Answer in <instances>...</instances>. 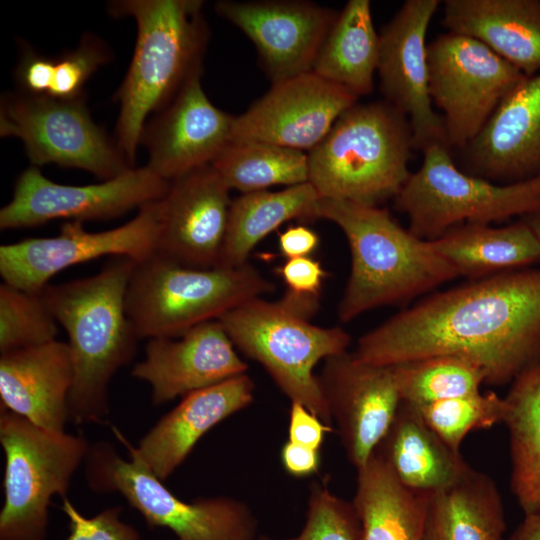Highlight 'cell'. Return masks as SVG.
Instances as JSON below:
<instances>
[{
    "label": "cell",
    "mask_w": 540,
    "mask_h": 540,
    "mask_svg": "<svg viewBox=\"0 0 540 540\" xmlns=\"http://www.w3.org/2000/svg\"><path fill=\"white\" fill-rule=\"evenodd\" d=\"M201 0H119L114 17H133L137 38L119 103L116 142L133 167L147 118L159 113L185 84L202 73L209 30Z\"/></svg>",
    "instance_id": "obj_3"
},
{
    "label": "cell",
    "mask_w": 540,
    "mask_h": 540,
    "mask_svg": "<svg viewBox=\"0 0 540 540\" xmlns=\"http://www.w3.org/2000/svg\"><path fill=\"white\" fill-rule=\"evenodd\" d=\"M58 322L40 293L0 285L1 354L56 340Z\"/></svg>",
    "instance_id": "obj_36"
},
{
    "label": "cell",
    "mask_w": 540,
    "mask_h": 540,
    "mask_svg": "<svg viewBox=\"0 0 540 540\" xmlns=\"http://www.w3.org/2000/svg\"><path fill=\"white\" fill-rule=\"evenodd\" d=\"M358 96L313 71L272 83L268 92L236 116L233 140H256L308 152Z\"/></svg>",
    "instance_id": "obj_17"
},
{
    "label": "cell",
    "mask_w": 540,
    "mask_h": 540,
    "mask_svg": "<svg viewBox=\"0 0 540 540\" xmlns=\"http://www.w3.org/2000/svg\"><path fill=\"white\" fill-rule=\"evenodd\" d=\"M110 54L104 41L85 34L75 49L55 58L52 87L46 97L70 100L84 96L86 82L110 60Z\"/></svg>",
    "instance_id": "obj_38"
},
{
    "label": "cell",
    "mask_w": 540,
    "mask_h": 540,
    "mask_svg": "<svg viewBox=\"0 0 540 540\" xmlns=\"http://www.w3.org/2000/svg\"><path fill=\"white\" fill-rule=\"evenodd\" d=\"M316 218L334 222L350 248L351 269L338 308L343 322L410 301L459 277L430 241L414 236L379 206L321 197Z\"/></svg>",
    "instance_id": "obj_4"
},
{
    "label": "cell",
    "mask_w": 540,
    "mask_h": 540,
    "mask_svg": "<svg viewBox=\"0 0 540 540\" xmlns=\"http://www.w3.org/2000/svg\"><path fill=\"white\" fill-rule=\"evenodd\" d=\"M379 59L369 0H349L333 23L313 66L323 79L360 97L373 90Z\"/></svg>",
    "instance_id": "obj_30"
},
{
    "label": "cell",
    "mask_w": 540,
    "mask_h": 540,
    "mask_svg": "<svg viewBox=\"0 0 540 540\" xmlns=\"http://www.w3.org/2000/svg\"><path fill=\"white\" fill-rule=\"evenodd\" d=\"M461 151L466 173L497 184L540 176V72L526 76L501 101Z\"/></svg>",
    "instance_id": "obj_22"
},
{
    "label": "cell",
    "mask_w": 540,
    "mask_h": 540,
    "mask_svg": "<svg viewBox=\"0 0 540 540\" xmlns=\"http://www.w3.org/2000/svg\"><path fill=\"white\" fill-rule=\"evenodd\" d=\"M215 10L253 42L272 83L313 70L339 13L300 0H222Z\"/></svg>",
    "instance_id": "obj_18"
},
{
    "label": "cell",
    "mask_w": 540,
    "mask_h": 540,
    "mask_svg": "<svg viewBox=\"0 0 540 540\" xmlns=\"http://www.w3.org/2000/svg\"><path fill=\"white\" fill-rule=\"evenodd\" d=\"M429 94L442 111L446 145L463 149L526 76L483 43L451 32L427 46Z\"/></svg>",
    "instance_id": "obj_12"
},
{
    "label": "cell",
    "mask_w": 540,
    "mask_h": 540,
    "mask_svg": "<svg viewBox=\"0 0 540 540\" xmlns=\"http://www.w3.org/2000/svg\"><path fill=\"white\" fill-rule=\"evenodd\" d=\"M422 153L420 168L394 198L395 209L408 217V230L419 239L433 241L464 224L540 213V176L497 184L459 169L446 145L433 144Z\"/></svg>",
    "instance_id": "obj_8"
},
{
    "label": "cell",
    "mask_w": 540,
    "mask_h": 540,
    "mask_svg": "<svg viewBox=\"0 0 540 540\" xmlns=\"http://www.w3.org/2000/svg\"><path fill=\"white\" fill-rule=\"evenodd\" d=\"M161 199L138 209L129 222L101 232H88L83 222L62 223L56 236L28 238L0 246L4 283L39 293L58 272L102 256L129 257L137 262L155 254L161 231Z\"/></svg>",
    "instance_id": "obj_13"
},
{
    "label": "cell",
    "mask_w": 540,
    "mask_h": 540,
    "mask_svg": "<svg viewBox=\"0 0 540 540\" xmlns=\"http://www.w3.org/2000/svg\"><path fill=\"white\" fill-rule=\"evenodd\" d=\"M318 379L336 433L357 469L373 454L402 402L393 368L346 351L325 359Z\"/></svg>",
    "instance_id": "obj_16"
},
{
    "label": "cell",
    "mask_w": 540,
    "mask_h": 540,
    "mask_svg": "<svg viewBox=\"0 0 540 540\" xmlns=\"http://www.w3.org/2000/svg\"><path fill=\"white\" fill-rule=\"evenodd\" d=\"M247 370L221 323L213 320L193 327L177 340L149 339L145 358L131 375L149 383L152 402L160 405Z\"/></svg>",
    "instance_id": "obj_21"
},
{
    "label": "cell",
    "mask_w": 540,
    "mask_h": 540,
    "mask_svg": "<svg viewBox=\"0 0 540 540\" xmlns=\"http://www.w3.org/2000/svg\"><path fill=\"white\" fill-rule=\"evenodd\" d=\"M356 470L359 540H424L428 495L402 485L375 452Z\"/></svg>",
    "instance_id": "obj_29"
},
{
    "label": "cell",
    "mask_w": 540,
    "mask_h": 540,
    "mask_svg": "<svg viewBox=\"0 0 540 540\" xmlns=\"http://www.w3.org/2000/svg\"><path fill=\"white\" fill-rule=\"evenodd\" d=\"M276 273L287 286V292L298 296L319 297L326 272L320 262L313 258L287 259Z\"/></svg>",
    "instance_id": "obj_40"
},
{
    "label": "cell",
    "mask_w": 540,
    "mask_h": 540,
    "mask_svg": "<svg viewBox=\"0 0 540 540\" xmlns=\"http://www.w3.org/2000/svg\"><path fill=\"white\" fill-rule=\"evenodd\" d=\"M320 195L310 182L272 192L242 194L232 200L219 267H240L253 248L281 224L292 219H315Z\"/></svg>",
    "instance_id": "obj_31"
},
{
    "label": "cell",
    "mask_w": 540,
    "mask_h": 540,
    "mask_svg": "<svg viewBox=\"0 0 540 540\" xmlns=\"http://www.w3.org/2000/svg\"><path fill=\"white\" fill-rule=\"evenodd\" d=\"M136 262L117 256L95 275L39 292L68 335L74 370L68 408L77 424L100 422L109 413V383L136 353L139 338L125 306Z\"/></svg>",
    "instance_id": "obj_2"
},
{
    "label": "cell",
    "mask_w": 540,
    "mask_h": 540,
    "mask_svg": "<svg viewBox=\"0 0 540 540\" xmlns=\"http://www.w3.org/2000/svg\"><path fill=\"white\" fill-rule=\"evenodd\" d=\"M504 398L510 490L524 515H540V363L520 374Z\"/></svg>",
    "instance_id": "obj_32"
},
{
    "label": "cell",
    "mask_w": 540,
    "mask_h": 540,
    "mask_svg": "<svg viewBox=\"0 0 540 540\" xmlns=\"http://www.w3.org/2000/svg\"><path fill=\"white\" fill-rule=\"evenodd\" d=\"M319 297L289 292L277 301L261 297L223 314L221 323L235 348L260 363L278 388L333 426L314 368L325 359L348 351L350 334L340 327L310 322Z\"/></svg>",
    "instance_id": "obj_5"
},
{
    "label": "cell",
    "mask_w": 540,
    "mask_h": 540,
    "mask_svg": "<svg viewBox=\"0 0 540 540\" xmlns=\"http://www.w3.org/2000/svg\"><path fill=\"white\" fill-rule=\"evenodd\" d=\"M521 218L530 226L540 241V213L529 214Z\"/></svg>",
    "instance_id": "obj_46"
},
{
    "label": "cell",
    "mask_w": 540,
    "mask_h": 540,
    "mask_svg": "<svg viewBox=\"0 0 540 540\" xmlns=\"http://www.w3.org/2000/svg\"><path fill=\"white\" fill-rule=\"evenodd\" d=\"M0 134L19 138L32 166L57 164L103 181L133 168L116 140L92 119L84 96L61 100L21 92L1 98Z\"/></svg>",
    "instance_id": "obj_11"
},
{
    "label": "cell",
    "mask_w": 540,
    "mask_h": 540,
    "mask_svg": "<svg viewBox=\"0 0 540 540\" xmlns=\"http://www.w3.org/2000/svg\"><path fill=\"white\" fill-rule=\"evenodd\" d=\"M430 243L459 276L470 280L540 263V241L522 218L503 227L460 225Z\"/></svg>",
    "instance_id": "obj_28"
},
{
    "label": "cell",
    "mask_w": 540,
    "mask_h": 540,
    "mask_svg": "<svg viewBox=\"0 0 540 540\" xmlns=\"http://www.w3.org/2000/svg\"><path fill=\"white\" fill-rule=\"evenodd\" d=\"M130 459H123L106 441L90 446L85 477L97 493H120L150 527L171 530L178 540H257L258 521L243 501L216 496L185 502L140 459L134 448L115 430Z\"/></svg>",
    "instance_id": "obj_9"
},
{
    "label": "cell",
    "mask_w": 540,
    "mask_h": 540,
    "mask_svg": "<svg viewBox=\"0 0 540 540\" xmlns=\"http://www.w3.org/2000/svg\"><path fill=\"white\" fill-rule=\"evenodd\" d=\"M319 237L304 225L288 227L279 235L278 245L281 254L287 259L307 257L318 247Z\"/></svg>",
    "instance_id": "obj_44"
},
{
    "label": "cell",
    "mask_w": 540,
    "mask_h": 540,
    "mask_svg": "<svg viewBox=\"0 0 540 540\" xmlns=\"http://www.w3.org/2000/svg\"><path fill=\"white\" fill-rule=\"evenodd\" d=\"M280 457L285 471L294 477L310 476L320 467L319 450L289 440L283 445Z\"/></svg>",
    "instance_id": "obj_43"
},
{
    "label": "cell",
    "mask_w": 540,
    "mask_h": 540,
    "mask_svg": "<svg viewBox=\"0 0 540 540\" xmlns=\"http://www.w3.org/2000/svg\"><path fill=\"white\" fill-rule=\"evenodd\" d=\"M412 150L404 114L384 100L357 102L307 153L309 182L322 198L379 206L408 180Z\"/></svg>",
    "instance_id": "obj_6"
},
{
    "label": "cell",
    "mask_w": 540,
    "mask_h": 540,
    "mask_svg": "<svg viewBox=\"0 0 540 540\" xmlns=\"http://www.w3.org/2000/svg\"><path fill=\"white\" fill-rule=\"evenodd\" d=\"M354 355L393 366L454 356L506 385L540 363V268L501 272L431 294L358 340Z\"/></svg>",
    "instance_id": "obj_1"
},
{
    "label": "cell",
    "mask_w": 540,
    "mask_h": 540,
    "mask_svg": "<svg viewBox=\"0 0 540 540\" xmlns=\"http://www.w3.org/2000/svg\"><path fill=\"white\" fill-rule=\"evenodd\" d=\"M55 58L33 50L24 51L15 70V80L21 93L48 96L52 87Z\"/></svg>",
    "instance_id": "obj_41"
},
{
    "label": "cell",
    "mask_w": 540,
    "mask_h": 540,
    "mask_svg": "<svg viewBox=\"0 0 540 540\" xmlns=\"http://www.w3.org/2000/svg\"><path fill=\"white\" fill-rule=\"evenodd\" d=\"M442 24L483 43L525 76L540 72V0H446Z\"/></svg>",
    "instance_id": "obj_25"
},
{
    "label": "cell",
    "mask_w": 540,
    "mask_h": 540,
    "mask_svg": "<svg viewBox=\"0 0 540 540\" xmlns=\"http://www.w3.org/2000/svg\"><path fill=\"white\" fill-rule=\"evenodd\" d=\"M229 191L211 164L172 180L161 199L155 254L186 267H219L232 202Z\"/></svg>",
    "instance_id": "obj_19"
},
{
    "label": "cell",
    "mask_w": 540,
    "mask_h": 540,
    "mask_svg": "<svg viewBox=\"0 0 540 540\" xmlns=\"http://www.w3.org/2000/svg\"><path fill=\"white\" fill-rule=\"evenodd\" d=\"M201 74L193 76L142 133L140 144L148 152L145 166L170 182L211 164L233 140L236 116L212 104Z\"/></svg>",
    "instance_id": "obj_20"
},
{
    "label": "cell",
    "mask_w": 540,
    "mask_h": 540,
    "mask_svg": "<svg viewBox=\"0 0 540 540\" xmlns=\"http://www.w3.org/2000/svg\"><path fill=\"white\" fill-rule=\"evenodd\" d=\"M505 530L496 482L472 467L454 484L427 497L424 540H504Z\"/></svg>",
    "instance_id": "obj_27"
},
{
    "label": "cell",
    "mask_w": 540,
    "mask_h": 540,
    "mask_svg": "<svg viewBox=\"0 0 540 540\" xmlns=\"http://www.w3.org/2000/svg\"><path fill=\"white\" fill-rule=\"evenodd\" d=\"M274 289L275 284L248 263L199 269L153 254L136 262L125 306L139 339L178 338Z\"/></svg>",
    "instance_id": "obj_7"
},
{
    "label": "cell",
    "mask_w": 540,
    "mask_h": 540,
    "mask_svg": "<svg viewBox=\"0 0 540 540\" xmlns=\"http://www.w3.org/2000/svg\"><path fill=\"white\" fill-rule=\"evenodd\" d=\"M0 443L5 455L0 540H44L51 499L65 497L90 446L81 435L48 431L8 410L0 415Z\"/></svg>",
    "instance_id": "obj_10"
},
{
    "label": "cell",
    "mask_w": 540,
    "mask_h": 540,
    "mask_svg": "<svg viewBox=\"0 0 540 540\" xmlns=\"http://www.w3.org/2000/svg\"><path fill=\"white\" fill-rule=\"evenodd\" d=\"M410 405L418 411L426 424L456 451H460L462 442L470 432L503 423L507 409L505 398L492 391Z\"/></svg>",
    "instance_id": "obj_35"
},
{
    "label": "cell",
    "mask_w": 540,
    "mask_h": 540,
    "mask_svg": "<svg viewBox=\"0 0 540 540\" xmlns=\"http://www.w3.org/2000/svg\"><path fill=\"white\" fill-rule=\"evenodd\" d=\"M359 535V521L352 502L335 495L325 482H314L302 530L282 540H359ZM257 540L280 539L260 535Z\"/></svg>",
    "instance_id": "obj_37"
},
{
    "label": "cell",
    "mask_w": 540,
    "mask_h": 540,
    "mask_svg": "<svg viewBox=\"0 0 540 540\" xmlns=\"http://www.w3.org/2000/svg\"><path fill=\"white\" fill-rule=\"evenodd\" d=\"M62 511L69 520L70 534L66 540H140L138 530L120 519L122 508L109 507L93 517L82 515L63 497Z\"/></svg>",
    "instance_id": "obj_39"
},
{
    "label": "cell",
    "mask_w": 540,
    "mask_h": 540,
    "mask_svg": "<svg viewBox=\"0 0 540 540\" xmlns=\"http://www.w3.org/2000/svg\"><path fill=\"white\" fill-rule=\"evenodd\" d=\"M74 379L67 342H52L1 354V409L52 432H65Z\"/></svg>",
    "instance_id": "obj_24"
},
{
    "label": "cell",
    "mask_w": 540,
    "mask_h": 540,
    "mask_svg": "<svg viewBox=\"0 0 540 540\" xmlns=\"http://www.w3.org/2000/svg\"><path fill=\"white\" fill-rule=\"evenodd\" d=\"M170 183L143 166L98 184L63 185L31 166L19 175L11 201L0 210V229L30 228L56 219L110 220L162 199Z\"/></svg>",
    "instance_id": "obj_14"
},
{
    "label": "cell",
    "mask_w": 540,
    "mask_h": 540,
    "mask_svg": "<svg viewBox=\"0 0 540 540\" xmlns=\"http://www.w3.org/2000/svg\"><path fill=\"white\" fill-rule=\"evenodd\" d=\"M403 402L431 403L480 392L483 371L454 356H433L391 366Z\"/></svg>",
    "instance_id": "obj_34"
},
{
    "label": "cell",
    "mask_w": 540,
    "mask_h": 540,
    "mask_svg": "<svg viewBox=\"0 0 540 540\" xmlns=\"http://www.w3.org/2000/svg\"><path fill=\"white\" fill-rule=\"evenodd\" d=\"M254 391L246 373L191 392L157 421L134 451L164 482L204 434L252 403Z\"/></svg>",
    "instance_id": "obj_23"
},
{
    "label": "cell",
    "mask_w": 540,
    "mask_h": 540,
    "mask_svg": "<svg viewBox=\"0 0 540 540\" xmlns=\"http://www.w3.org/2000/svg\"><path fill=\"white\" fill-rule=\"evenodd\" d=\"M440 3L405 1L379 35L381 93L384 101L408 118L413 150L422 152L433 144L446 145L443 120L434 111L429 94L426 43L429 24Z\"/></svg>",
    "instance_id": "obj_15"
},
{
    "label": "cell",
    "mask_w": 540,
    "mask_h": 540,
    "mask_svg": "<svg viewBox=\"0 0 540 540\" xmlns=\"http://www.w3.org/2000/svg\"><path fill=\"white\" fill-rule=\"evenodd\" d=\"M332 432H336L335 427L323 422L301 403L291 402L288 424L289 441L319 450L325 436Z\"/></svg>",
    "instance_id": "obj_42"
},
{
    "label": "cell",
    "mask_w": 540,
    "mask_h": 540,
    "mask_svg": "<svg viewBox=\"0 0 540 540\" xmlns=\"http://www.w3.org/2000/svg\"><path fill=\"white\" fill-rule=\"evenodd\" d=\"M506 540H540V515H524Z\"/></svg>",
    "instance_id": "obj_45"
},
{
    "label": "cell",
    "mask_w": 540,
    "mask_h": 540,
    "mask_svg": "<svg viewBox=\"0 0 540 540\" xmlns=\"http://www.w3.org/2000/svg\"><path fill=\"white\" fill-rule=\"evenodd\" d=\"M374 452L402 485L422 495L449 487L471 468L403 401Z\"/></svg>",
    "instance_id": "obj_26"
},
{
    "label": "cell",
    "mask_w": 540,
    "mask_h": 540,
    "mask_svg": "<svg viewBox=\"0 0 540 540\" xmlns=\"http://www.w3.org/2000/svg\"><path fill=\"white\" fill-rule=\"evenodd\" d=\"M228 188L243 194L309 182L307 153L256 140H232L211 163Z\"/></svg>",
    "instance_id": "obj_33"
}]
</instances>
